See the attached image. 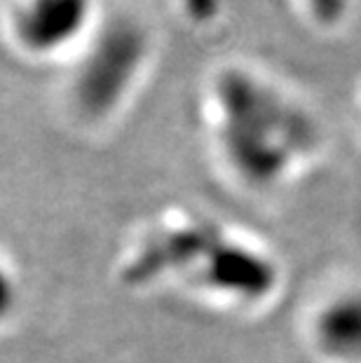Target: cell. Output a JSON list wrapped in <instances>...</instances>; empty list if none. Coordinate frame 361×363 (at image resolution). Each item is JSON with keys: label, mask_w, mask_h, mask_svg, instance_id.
<instances>
[{"label": "cell", "mask_w": 361, "mask_h": 363, "mask_svg": "<svg viewBox=\"0 0 361 363\" xmlns=\"http://www.w3.org/2000/svg\"><path fill=\"white\" fill-rule=\"evenodd\" d=\"M148 40L134 21L118 19L94 38L73 80V96L89 118H106L122 104L143 68Z\"/></svg>", "instance_id": "obj_3"}, {"label": "cell", "mask_w": 361, "mask_h": 363, "mask_svg": "<svg viewBox=\"0 0 361 363\" xmlns=\"http://www.w3.org/2000/svg\"><path fill=\"white\" fill-rule=\"evenodd\" d=\"M357 120H359V127H361V84L357 89Z\"/></svg>", "instance_id": "obj_8"}, {"label": "cell", "mask_w": 361, "mask_h": 363, "mask_svg": "<svg viewBox=\"0 0 361 363\" xmlns=\"http://www.w3.org/2000/svg\"><path fill=\"white\" fill-rule=\"evenodd\" d=\"M122 274L134 286L176 284L233 310L270 303L282 284L277 260L265 246L199 216H176L148 230Z\"/></svg>", "instance_id": "obj_2"}, {"label": "cell", "mask_w": 361, "mask_h": 363, "mask_svg": "<svg viewBox=\"0 0 361 363\" xmlns=\"http://www.w3.org/2000/svg\"><path fill=\"white\" fill-rule=\"evenodd\" d=\"M14 300H17V291H14L12 277L7 274V269L0 265V319H5L12 312Z\"/></svg>", "instance_id": "obj_7"}, {"label": "cell", "mask_w": 361, "mask_h": 363, "mask_svg": "<svg viewBox=\"0 0 361 363\" xmlns=\"http://www.w3.org/2000/svg\"><path fill=\"white\" fill-rule=\"evenodd\" d=\"M12 38L28 54H57L87 26L89 0H10Z\"/></svg>", "instance_id": "obj_5"}, {"label": "cell", "mask_w": 361, "mask_h": 363, "mask_svg": "<svg viewBox=\"0 0 361 363\" xmlns=\"http://www.w3.org/2000/svg\"><path fill=\"white\" fill-rule=\"evenodd\" d=\"M359 0H289L291 10L310 33L338 35L355 19Z\"/></svg>", "instance_id": "obj_6"}, {"label": "cell", "mask_w": 361, "mask_h": 363, "mask_svg": "<svg viewBox=\"0 0 361 363\" xmlns=\"http://www.w3.org/2000/svg\"><path fill=\"white\" fill-rule=\"evenodd\" d=\"M303 342L314 363H361V286L324 291L303 316Z\"/></svg>", "instance_id": "obj_4"}, {"label": "cell", "mask_w": 361, "mask_h": 363, "mask_svg": "<svg viewBox=\"0 0 361 363\" xmlns=\"http://www.w3.org/2000/svg\"><path fill=\"white\" fill-rule=\"evenodd\" d=\"M211 148L226 174L251 192H279L326 155V127L303 91L279 75L235 61L204 91Z\"/></svg>", "instance_id": "obj_1"}]
</instances>
